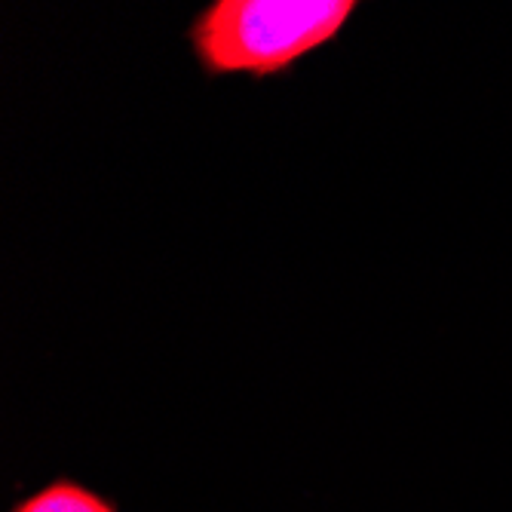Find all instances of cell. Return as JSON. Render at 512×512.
I'll return each mask as SVG.
<instances>
[{"label": "cell", "mask_w": 512, "mask_h": 512, "mask_svg": "<svg viewBox=\"0 0 512 512\" xmlns=\"http://www.w3.org/2000/svg\"><path fill=\"white\" fill-rule=\"evenodd\" d=\"M356 0H215L188 28L209 77H276L332 43Z\"/></svg>", "instance_id": "1"}, {"label": "cell", "mask_w": 512, "mask_h": 512, "mask_svg": "<svg viewBox=\"0 0 512 512\" xmlns=\"http://www.w3.org/2000/svg\"><path fill=\"white\" fill-rule=\"evenodd\" d=\"M13 512H117V509L102 494L89 491L77 482L59 479L34 491L22 503H16Z\"/></svg>", "instance_id": "2"}]
</instances>
